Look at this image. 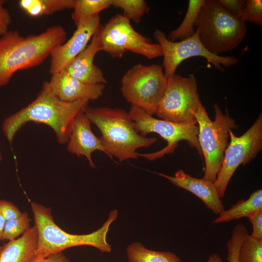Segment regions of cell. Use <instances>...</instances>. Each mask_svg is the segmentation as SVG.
<instances>
[{
    "label": "cell",
    "instance_id": "12",
    "mask_svg": "<svg viewBox=\"0 0 262 262\" xmlns=\"http://www.w3.org/2000/svg\"><path fill=\"white\" fill-rule=\"evenodd\" d=\"M229 135L230 142L225 150L221 166L214 182L221 198L224 196L228 183L238 166L252 160L262 148V113L242 135L237 137L232 131Z\"/></svg>",
    "mask_w": 262,
    "mask_h": 262
},
{
    "label": "cell",
    "instance_id": "30",
    "mask_svg": "<svg viewBox=\"0 0 262 262\" xmlns=\"http://www.w3.org/2000/svg\"><path fill=\"white\" fill-rule=\"evenodd\" d=\"M0 213L6 221L18 217L22 213L10 201L0 200Z\"/></svg>",
    "mask_w": 262,
    "mask_h": 262
},
{
    "label": "cell",
    "instance_id": "24",
    "mask_svg": "<svg viewBox=\"0 0 262 262\" xmlns=\"http://www.w3.org/2000/svg\"><path fill=\"white\" fill-rule=\"evenodd\" d=\"M111 6L122 10V15L135 23L140 22L142 17L150 11L144 0H112Z\"/></svg>",
    "mask_w": 262,
    "mask_h": 262
},
{
    "label": "cell",
    "instance_id": "19",
    "mask_svg": "<svg viewBox=\"0 0 262 262\" xmlns=\"http://www.w3.org/2000/svg\"><path fill=\"white\" fill-rule=\"evenodd\" d=\"M262 209V190L252 193L246 200L241 199L229 209L224 210L213 221L217 224L247 217L259 210Z\"/></svg>",
    "mask_w": 262,
    "mask_h": 262
},
{
    "label": "cell",
    "instance_id": "5",
    "mask_svg": "<svg viewBox=\"0 0 262 262\" xmlns=\"http://www.w3.org/2000/svg\"><path fill=\"white\" fill-rule=\"evenodd\" d=\"M195 26L203 46L217 55L235 49L247 33L246 23L225 11L216 0H204Z\"/></svg>",
    "mask_w": 262,
    "mask_h": 262
},
{
    "label": "cell",
    "instance_id": "34",
    "mask_svg": "<svg viewBox=\"0 0 262 262\" xmlns=\"http://www.w3.org/2000/svg\"><path fill=\"white\" fill-rule=\"evenodd\" d=\"M5 222L6 220L0 213V243L2 241Z\"/></svg>",
    "mask_w": 262,
    "mask_h": 262
},
{
    "label": "cell",
    "instance_id": "15",
    "mask_svg": "<svg viewBox=\"0 0 262 262\" xmlns=\"http://www.w3.org/2000/svg\"><path fill=\"white\" fill-rule=\"evenodd\" d=\"M51 75L49 82L55 94L63 101L94 100L103 94L104 84L85 83L70 75L66 69Z\"/></svg>",
    "mask_w": 262,
    "mask_h": 262
},
{
    "label": "cell",
    "instance_id": "21",
    "mask_svg": "<svg viewBox=\"0 0 262 262\" xmlns=\"http://www.w3.org/2000/svg\"><path fill=\"white\" fill-rule=\"evenodd\" d=\"M126 255L129 262H181L174 253L149 249L138 242L128 246Z\"/></svg>",
    "mask_w": 262,
    "mask_h": 262
},
{
    "label": "cell",
    "instance_id": "1",
    "mask_svg": "<svg viewBox=\"0 0 262 262\" xmlns=\"http://www.w3.org/2000/svg\"><path fill=\"white\" fill-rule=\"evenodd\" d=\"M89 101H63L55 94L49 82H45L34 100L4 119L3 133L12 144L17 132L27 123L33 122L48 126L54 131L59 143H67L74 118Z\"/></svg>",
    "mask_w": 262,
    "mask_h": 262
},
{
    "label": "cell",
    "instance_id": "4",
    "mask_svg": "<svg viewBox=\"0 0 262 262\" xmlns=\"http://www.w3.org/2000/svg\"><path fill=\"white\" fill-rule=\"evenodd\" d=\"M83 112L91 123L96 125L101 136L99 138L112 159L120 162L137 159L136 150L147 147L157 141L155 137H147L136 130L129 113L119 108L86 106Z\"/></svg>",
    "mask_w": 262,
    "mask_h": 262
},
{
    "label": "cell",
    "instance_id": "14",
    "mask_svg": "<svg viewBox=\"0 0 262 262\" xmlns=\"http://www.w3.org/2000/svg\"><path fill=\"white\" fill-rule=\"evenodd\" d=\"M67 150L79 157L84 156L89 166L93 168L96 167L92 158L94 151H102L111 158L100 139L93 133L91 122L83 111L78 114L74 119Z\"/></svg>",
    "mask_w": 262,
    "mask_h": 262
},
{
    "label": "cell",
    "instance_id": "2",
    "mask_svg": "<svg viewBox=\"0 0 262 262\" xmlns=\"http://www.w3.org/2000/svg\"><path fill=\"white\" fill-rule=\"evenodd\" d=\"M66 37L65 29L59 25L26 37L16 30L0 36V87L7 84L17 71L41 64Z\"/></svg>",
    "mask_w": 262,
    "mask_h": 262
},
{
    "label": "cell",
    "instance_id": "29",
    "mask_svg": "<svg viewBox=\"0 0 262 262\" xmlns=\"http://www.w3.org/2000/svg\"><path fill=\"white\" fill-rule=\"evenodd\" d=\"M218 4L227 13L239 18L245 5L243 0H216Z\"/></svg>",
    "mask_w": 262,
    "mask_h": 262
},
{
    "label": "cell",
    "instance_id": "9",
    "mask_svg": "<svg viewBox=\"0 0 262 262\" xmlns=\"http://www.w3.org/2000/svg\"><path fill=\"white\" fill-rule=\"evenodd\" d=\"M134 123L137 132L146 136L149 133H155L160 135L167 145L161 150L150 153H139L149 161L159 159L165 154H171L175 150L178 143L186 140L189 145L196 148L200 155L201 150L198 140V128L197 123L179 124L171 121L157 119L144 110L131 106L128 112Z\"/></svg>",
    "mask_w": 262,
    "mask_h": 262
},
{
    "label": "cell",
    "instance_id": "3",
    "mask_svg": "<svg viewBox=\"0 0 262 262\" xmlns=\"http://www.w3.org/2000/svg\"><path fill=\"white\" fill-rule=\"evenodd\" d=\"M31 206L38 232L37 247L33 262L81 246H93L103 253L111 252L112 246L107 242V235L111 225L118 216L116 209L110 212L106 221L96 230L88 234H75L65 231L55 223L50 208L36 202H32Z\"/></svg>",
    "mask_w": 262,
    "mask_h": 262
},
{
    "label": "cell",
    "instance_id": "37",
    "mask_svg": "<svg viewBox=\"0 0 262 262\" xmlns=\"http://www.w3.org/2000/svg\"><path fill=\"white\" fill-rule=\"evenodd\" d=\"M1 248H2V246H0V251L1 250Z\"/></svg>",
    "mask_w": 262,
    "mask_h": 262
},
{
    "label": "cell",
    "instance_id": "8",
    "mask_svg": "<svg viewBox=\"0 0 262 262\" xmlns=\"http://www.w3.org/2000/svg\"><path fill=\"white\" fill-rule=\"evenodd\" d=\"M167 78L160 65L137 64L121 80V91L126 100L153 115L165 90Z\"/></svg>",
    "mask_w": 262,
    "mask_h": 262
},
{
    "label": "cell",
    "instance_id": "10",
    "mask_svg": "<svg viewBox=\"0 0 262 262\" xmlns=\"http://www.w3.org/2000/svg\"><path fill=\"white\" fill-rule=\"evenodd\" d=\"M201 105L195 76L184 77L175 74L167 78L155 114L174 123H196L194 113Z\"/></svg>",
    "mask_w": 262,
    "mask_h": 262
},
{
    "label": "cell",
    "instance_id": "11",
    "mask_svg": "<svg viewBox=\"0 0 262 262\" xmlns=\"http://www.w3.org/2000/svg\"><path fill=\"white\" fill-rule=\"evenodd\" d=\"M153 35L162 49L163 66L167 78L175 74L178 66L182 62L193 57L204 58L221 71H224L222 66L229 67L238 62V59L235 57L222 56L208 51L201 42L197 29L190 37L179 41L169 40L165 33L158 29L155 31Z\"/></svg>",
    "mask_w": 262,
    "mask_h": 262
},
{
    "label": "cell",
    "instance_id": "23",
    "mask_svg": "<svg viewBox=\"0 0 262 262\" xmlns=\"http://www.w3.org/2000/svg\"><path fill=\"white\" fill-rule=\"evenodd\" d=\"M111 4L112 0H75L72 19L77 26L85 19L99 15Z\"/></svg>",
    "mask_w": 262,
    "mask_h": 262
},
{
    "label": "cell",
    "instance_id": "28",
    "mask_svg": "<svg viewBox=\"0 0 262 262\" xmlns=\"http://www.w3.org/2000/svg\"><path fill=\"white\" fill-rule=\"evenodd\" d=\"M239 19L243 22H250L262 26V0H246Z\"/></svg>",
    "mask_w": 262,
    "mask_h": 262
},
{
    "label": "cell",
    "instance_id": "33",
    "mask_svg": "<svg viewBox=\"0 0 262 262\" xmlns=\"http://www.w3.org/2000/svg\"><path fill=\"white\" fill-rule=\"evenodd\" d=\"M35 262H70L63 252L50 254Z\"/></svg>",
    "mask_w": 262,
    "mask_h": 262
},
{
    "label": "cell",
    "instance_id": "16",
    "mask_svg": "<svg viewBox=\"0 0 262 262\" xmlns=\"http://www.w3.org/2000/svg\"><path fill=\"white\" fill-rule=\"evenodd\" d=\"M154 173L168 180L171 183L192 193L199 198L213 213L219 214L224 209L221 198L213 182L191 176L182 170L177 171L174 176L163 173Z\"/></svg>",
    "mask_w": 262,
    "mask_h": 262
},
{
    "label": "cell",
    "instance_id": "31",
    "mask_svg": "<svg viewBox=\"0 0 262 262\" xmlns=\"http://www.w3.org/2000/svg\"><path fill=\"white\" fill-rule=\"evenodd\" d=\"M248 219L252 225L251 236L257 239H262V209L255 212Z\"/></svg>",
    "mask_w": 262,
    "mask_h": 262
},
{
    "label": "cell",
    "instance_id": "36",
    "mask_svg": "<svg viewBox=\"0 0 262 262\" xmlns=\"http://www.w3.org/2000/svg\"><path fill=\"white\" fill-rule=\"evenodd\" d=\"M1 160H2V156H1V153L0 152V162H1Z\"/></svg>",
    "mask_w": 262,
    "mask_h": 262
},
{
    "label": "cell",
    "instance_id": "13",
    "mask_svg": "<svg viewBox=\"0 0 262 262\" xmlns=\"http://www.w3.org/2000/svg\"><path fill=\"white\" fill-rule=\"evenodd\" d=\"M100 27L99 15L89 17L78 24L71 37L51 51L49 72L52 75L66 69L86 48Z\"/></svg>",
    "mask_w": 262,
    "mask_h": 262
},
{
    "label": "cell",
    "instance_id": "32",
    "mask_svg": "<svg viewBox=\"0 0 262 262\" xmlns=\"http://www.w3.org/2000/svg\"><path fill=\"white\" fill-rule=\"evenodd\" d=\"M5 0H0V36L8 31L9 26L12 22V16L3 5Z\"/></svg>",
    "mask_w": 262,
    "mask_h": 262
},
{
    "label": "cell",
    "instance_id": "25",
    "mask_svg": "<svg viewBox=\"0 0 262 262\" xmlns=\"http://www.w3.org/2000/svg\"><path fill=\"white\" fill-rule=\"evenodd\" d=\"M238 262H262V239H255L248 234L240 245Z\"/></svg>",
    "mask_w": 262,
    "mask_h": 262
},
{
    "label": "cell",
    "instance_id": "18",
    "mask_svg": "<svg viewBox=\"0 0 262 262\" xmlns=\"http://www.w3.org/2000/svg\"><path fill=\"white\" fill-rule=\"evenodd\" d=\"M37 244L38 232L34 225L18 238L2 246L0 262H33Z\"/></svg>",
    "mask_w": 262,
    "mask_h": 262
},
{
    "label": "cell",
    "instance_id": "17",
    "mask_svg": "<svg viewBox=\"0 0 262 262\" xmlns=\"http://www.w3.org/2000/svg\"><path fill=\"white\" fill-rule=\"evenodd\" d=\"M99 51L100 43L95 34L86 48L70 62L66 70L85 83L106 84L107 81L102 71L94 63V58Z\"/></svg>",
    "mask_w": 262,
    "mask_h": 262
},
{
    "label": "cell",
    "instance_id": "22",
    "mask_svg": "<svg viewBox=\"0 0 262 262\" xmlns=\"http://www.w3.org/2000/svg\"><path fill=\"white\" fill-rule=\"evenodd\" d=\"M204 0H189L188 8L182 21L178 28L170 32L167 37L169 40L173 42L182 40L195 33L194 27Z\"/></svg>",
    "mask_w": 262,
    "mask_h": 262
},
{
    "label": "cell",
    "instance_id": "7",
    "mask_svg": "<svg viewBox=\"0 0 262 262\" xmlns=\"http://www.w3.org/2000/svg\"><path fill=\"white\" fill-rule=\"evenodd\" d=\"M101 51L113 58L122 57L127 50L142 55L149 59L162 56L161 48L158 43L142 35L132 27L130 20L122 15L111 17L96 33Z\"/></svg>",
    "mask_w": 262,
    "mask_h": 262
},
{
    "label": "cell",
    "instance_id": "38",
    "mask_svg": "<svg viewBox=\"0 0 262 262\" xmlns=\"http://www.w3.org/2000/svg\"></svg>",
    "mask_w": 262,
    "mask_h": 262
},
{
    "label": "cell",
    "instance_id": "20",
    "mask_svg": "<svg viewBox=\"0 0 262 262\" xmlns=\"http://www.w3.org/2000/svg\"><path fill=\"white\" fill-rule=\"evenodd\" d=\"M74 4L75 0H20L18 2L20 8L32 17L73 9Z\"/></svg>",
    "mask_w": 262,
    "mask_h": 262
},
{
    "label": "cell",
    "instance_id": "6",
    "mask_svg": "<svg viewBox=\"0 0 262 262\" xmlns=\"http://www.w3.org/2000/svg\"><path fill=\"white\" fill-rule=\"evenodd\" d=\"M215 119L212 121L201 105L194 113L198 128V140L203 155L205 169L203 179L214 182L221 166L228 146L229 132L238 126L227 109L224 114L217 103L213 106Z\"/></svg>",
    "mask_w": 262,
    "mask_h": 262
},
{
    "label": "cell",
    "instance_id": "27",
    "mask_svg": "<svg viewBox=\"0 0 262 262\" xmlns=\"http://www.w3.org/2000/svg\"><path fill=\"white\" fill-rule=\"evenodd\" d=\"M248 234L246 226L238 224L233 228L231 237L227 243V260L229 262H238V256L240 245Z\"/></svg>",
    "mask_w": 262,
    "mask_h": 262
},
{
    "label": "cell",
    "instance_id": "26",
    "mask_svg": "<svg viewBox=\"0 0 262 262\" xmlns=\"http://www.w3.org/2000/svg\"><path fill=\"white\" fill-rule=\"evenodd\" d=\"M31 219L26 212L22 213L17 218L6 220L2 241H12L24 234L29 228Z\"/></svg>",
    "mask_w": 262,
    "mask_h": 262
},
{
    "label": "cell",
    "instance_id": "35",
    "mask_svg": "<svg viewBox=\"0 0 262 262\" xmlns=\"http://www.w3.org/2000/svg\"><path fill=\"white\" fill-rule=\"evenodd\" d=\"M207 262H224L217 254H213L209 257Z\"/></svg>",
    "mask_w": 262,
    "mask_h": 262
}]
</instances>
